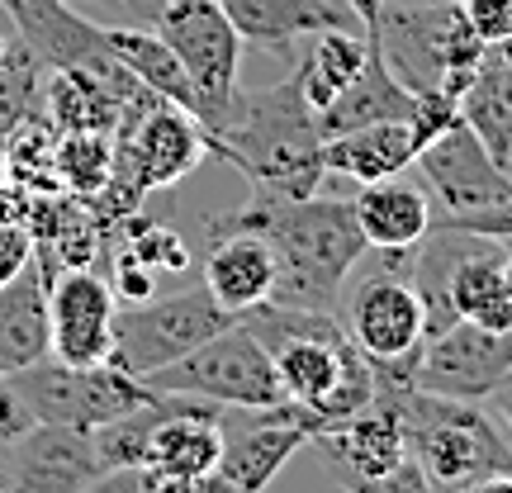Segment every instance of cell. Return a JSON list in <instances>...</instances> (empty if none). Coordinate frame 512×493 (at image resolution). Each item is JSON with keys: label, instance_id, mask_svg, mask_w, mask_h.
<instances>
[{"label": "cell", "instance_id": "6da1fadb", "mask_svg": "<svg viewBox=\"0 0 512 493\" xmlns=\"http://www.w3.org/2000/svg\"><path fill=\"white\" fill-rule=\"evenodd\" d=\"M214 228L223 233H261L275 252V304L290 309H323L332 313L342 299L347 275L356 271V261L366 256V233L356 223L351 200H285L261 190L242 204L238 214H223Z\"/></svg>", "mask_w": 512, "mask_h": 493}, {"label": "cell", "instance_id": "7a4b0ae2", "mask_svg": "<svg viewBox=\"0 0 512 493\" xmlns=\"http://www.w3.org/2000/svg\"><path fill=\"white\" fill-rule=\"evenodd\" d=\"M209 152H219L252 185L285 195V200H309L328 181L318 114L299 95L294 76L261 86V91L238 86L228 114L209 128Z\"/></svg>", "mask_w": 512, "mask_h": 493}, {"label": "cell", "instance_id": "3957f363", "mask_svg": "<svg viewBox=\"0 0 512 493\" xmlns=\"http://www.w3.org/2000/svg\"><path fill=\"white\" fill-rule=\"evenodd\" d=\"M408 456L437 493H470L494 475H512V441L475 399H446L427 389H399Z\"/></svg>", "mask_w": 512, "mask_h": 493}, {"label": "cell", "instance_id": "277c9868", "mask_svg": "<svg viewBox=\"0 0 512 493\" xmlns=\"http://www.w3.org/2000/svg\"><path fill=\"white\" fill-rule=\"evenodd\" d=\"M413 162L432 190V223L498 242L512 238V171L479 143L465 119L432 138Z\"/></svg>", "mask_w": 512, "mask_h": 493}, {"label": "cell", "instance_id": "5b68a950", "mask_svg": "<svg viewBox=\"0 0 512 493\" xmlns=\"http://www.w3.org/2000/svg\"><path fill=\"white\" fill-rule=\"evenodd\" d=\"M408 271H413V247H394V252H384L380 271L361 275L351 285L347 304H342V328L370 356L380 389L413 384V366H418L422 337H427L422 299Z\"/></svg>", "mask_w": 512, "mask_h": 493}, {"label": "cell", "instance_id": "8992f818", "mask_svg": "<svg viewBox=\"0 0 512 493\" xmlns=\"http://www.w3.org/2000/svg\"><path fill=\"white\" fill-rule=\"evenodd\" d=\"M380 43L389 72L408 91H432L451 72H475L484 57V38L465 19L460 0L441 5H413V0H384L380 24L370 29Z\"/></svg>", "mask_w": 512, "mask_h": 493}, {"label": "cell", "instance_id": "52a82bcc", "mask_svg": "<svg viewBox=\"0 0 512 493\" xmlns=\"http://www.w3.org/2000/svg\"><path fill=\"white\" fill-rule=\"evenodd\" d=\"M0 5L10 10L19 38L29 43V53H34L48 72L91 76L124 110H138V105H152V100H157V95L147 91L143 81L114 57L105 29L91 24L86 15H76L67 0H0Z\"/></svg>", "mask_w": 512, "mask_h": 493}, {"label": "cell", "instance_id": "ba28073f", "mask_svg": "<svg viewBox=\"0 0 512 493\" xmlns=\"http://www.w3.org/2000/svg\"><path fill=\"white\" fill-rule=\"evenodd\" d=\"M157 394H195V399H214L223 408H280L285 403V384L275 375L271 351L256 342L252 332L233 323L219 337H209L204 347L190 356L171 361V366L143 375Z\"/></svg>", "mask_w": 512, "mask_h": 493}, {"label": "cell", "instance_id": "9c48e42d", "mask_svg": "<svg viewBox=\"0 0 512 493\" xmlns=\"http://www.w3.org/2000/svg\"><path fill=\"white\" fill-rule=\"evenodd\" d=\"M238 313H228L204 290H181L166 299H143V304H119L114 313V366L128 375H152V370L171 366L190 356L195 347H204L209 337H219L223 328H233Z\"/></svg>", "mask_w": 512, "mask_h": 493}, {"label": "cell", "instance_id": "30bf717a", "mask_svg": "<svg viewBox=\"0 0 512 493\" xmlns=\"http://www.w3.org/2000/svg\"><path fill=\"white\" fill-rule=\"evenodd\" d=\"M171 43V53L181 57L185 76L195 86V119L204 133L219 124L242 76V38L228 24L219 0H162L157 19L147 24Z\"/></svg>", "mask_w": 512, "mask_h": 493}, {"label": "cell", "instance_id": "8fae6325", "mask_svg": "<svg viewBox=\"0 0 512 493\" xmlns=\"http://www.w3.org/2000/svg\"><path fill=\"white\" fill-rule=\"evenodd\" d=\"M10 380H15L19 399L29 403L34 422H62V427H86V432L157 399L152 384L119 370L114 361H105V366H67L57 356H43L34 366L15 370Z\"/></svg>", "mask_w": 512, "mask_h": 493}, {"label": "cell", "instance_id": "7c38bea8", "mask_svg": "<svg viewBox=\"0 0 512 493\" xmlns=\"http://www.w3.org/2000/svg\"><path fill=\"white\" fill-rule=\"evenodd\" d=\"M223 403L195 394H166V418L147 441V460L138 465L143 493H185L209 475L223 456Z\"/></svg>", "mask_w": 512, "mask_h": 493}, {"label": "cell", "instance_id": "4fadbf2b", "mask_svg": "<svg viewBox=\"0 0 512 493\" xmlns=\"http://www.w3.org/2000/svg\"><path fill=\"white\" fill-rule=\"evenodd\" d=\"M508 375H512V328L494 332L456 318L446 332L422 342L418 366H413V389L484 403Z\"/></svg>", "mask_w": 512, "mask_h": 493}, {"label": "cell", "instance_id": "5bb4252c", "mask_svg": "<svg viewBox=\"0 0 512 493\" xmlns=\"http://www.w3.org/2000/svg\"><path fill=\"white\" fill-rule=\"evenodd\" d=\"M0 470L5 493H81L95 475H105V460L86 427L34 422L0 451Z\"/></svg>", "mask_w": 512, "mask_h": 493}, {"label": "cell", "instance_id": "9a60e30c", "mask_svg": "<svg viewBox=\"0 0 512 493\" xmlns=\"http://www.w3.org/2000/svg\"><path fill=\"white\" fill-rule=\"evenodd\" d=\"M114 299L110 280L91 266H67L48 280V332L53 356L67 366H105L114 356Z\"/></svg>", "mask_w": 512, "mask_h": 493}, {"label": "cell", "instance_id": "2e32d148", "mask_svg": "<svg viewBox=\"0 0 512 493\" xmlns=\"http://www.w3.org/2000/svg\"><path fill=\"white\" fill-rule=\"evenodd\" d=\"M309 446L323 451V465L342 489L361 484V479H380L384 470H394L408 456L399 389H380L370 408H361L356 418L337 422V427H323L318 437H309Z\"/></svg>", "mask_w": 512, "mask_h": 493}, {"label": "cell", "instance_id": "e0dca14e", "mask_svg": "<svg viewBox=\"0 0 512 493\" xmlns=\"http://www.w3.org/2000/svg\"><path fill=\"white\" fill-rule=\"evenodd\" d=\"M242 418L247 422H233V408L223 413L219 475L238 493H266V484L309 446V427L294 418L290 403H280V408H256V413L242 408Z\"/></svg>", "mask_w": 512, "mask_h": 493}, {"label": "cell", "instance_id": "ac0fdd59", "mask_svg": "<svg viewBox=\"0 0 512 493\" xmlns=\"http://www.w3.org/2000/svg\"><path fill=\"white\" fill-rule=\"evenodd\" d=\"M219 5L242 43L271 53H294L299 38L328 34V29H366L351 15V5L337 0H219Z\"/></svg>", "mask_w": 512, "mask_h": 493}, {"label": "cell", "instance_id": "d6986e66", "mask_svg": "<svg viewBox=\"0 0 512 493\" xmlns=\"http://www.w3.org/2000/svg\"><path fill=\"white\" fill-rule=\"evenodd\" d=\"M53 356V332H48V275L29 256L5 285H0V375L34 366Z\"/></svg>", "mask_w": 512, "mask_h": 493}, {"label": "cell", "instance_id": "ffe728a7", "mask_svg": "<svg viewBox=\"0 0 512 493\" xmlns=\"http://www.w3.org/2000/svg\"><path fill=\"white\" fill-rule=\"evenodd\" d=\"M204 290L219 299L228 313H247L256 304H266L275 294V252L261 233H223L214 247H209V261H204Z\"/></svg>", "mask_w": 512, "mask_h": 493}, {"label": "cell", "instance_id": "44dd1931", "mask_svg": "<svg viewBox=\"0 0 512 493\" xmlns=\"http://www.w3.org/2000/svg\"><path fill=\"white\" fill-rule=\"evenodd\" d=\"M408 110H413V91L389 72L380 43H375V34H370L366 67H361V76L332 100L328 110L318 114V133H323V138H337V133H351V128L399 124V119H408Z\"/></svg>", "mask_w": 512, "mask_h": 493}, {"label": "cell", "instance_id": "7402d4cb", "mask_svg": "<svg viewBox=\"0 0 512 493\" xmlns=\"http://www.w3.org/2000/svg\"><path fill=\"white\" fill-rule=\"evenodd\" d=\"M356 223L375 252H394V247H418L432 228V195L418 190L413 181L384 176V181L361 185V195L351 200Z\"/></svg>", "mask_w": 512, "mask_h": 493}, {"label": "cell", "instance_id": "603a6c76", "mask_svg": "<svg viewBox=\"0 0 512 493\" xmlns=\"http://www.w3.org/2000/svg\"><path fill=\"white\" fill-rule=\"evenodd\" d=\"M460 119L475 128L498 162L512 166V38L484 48L470 91L460 95Z\"/></svg>", "mask_w": 512, "mask_h": 493}, {"label": "cell", "instance_id": "cb8c5ba5", "mask_svg": "<svg viewBox=\"0 0 512 493\" xmlns=\"http://www.w3.org/2000/svg\"><path fill=\"white\" fill-rule=\"evenodd\" d=\"M418 157L413 133L408 124H370V128H351L337 138H323V162L332 176H347L356 185L384 181V176H399L408 171V162Z\"/></svg>", "mask_w": 512, "mask_h": 493}, {"label": "cell", "instance_id": "d4e9b609", "mask_svg": "<svg viewBox=\"0 0 512 493\" xmlns=\"http://www.w3.org/2000/svg\"><path fill=\"white\" fill-rule=\"evenodd\" d=\"M451 304L456 318L479 323V328H512V290H508V271H503V242L484 238L475 252L465 256L451 275Z\"/></svg>", "mask_w": 512, "mask_h": 493}, {"label": "cell", "instance_id": "484cf974", "mask_svg": "<svg viewBox=\"0 0 512 493\" xmlns=\"http://www.w3.org/2000/svg\"><path fill=\"white\" fill-rule=\"evenodd\" d=\"M366 48H370V38H361V29H328V34H313L309 53L299 57V67H294L299 95L309 100L313 114H323L332 100L361 76Z\"/></svg>", "mask_w": 512, "mask_h": 493}, {"label": "cell", "instance_id": "4316f807", "mask_svg": "<svg viewBox=\"0 0 512 493\" xmlns=\"http://www.w3.org/2000/svg\"><path fill=\"white\" fill-rule=\"evenodd\" d=\"M105 38H110L114 57H119L157 100L181 105L185 114H195V86H190V76H185L181 57L171 53V43H166L157 29H147V24L143 29H105Z\"/></svg>", "mask_w": 512, "mask_h": 493}, {"label": "cell", "instance_id": "83f0119b", "mask_svg": "<svg viewBox=\"0 0 512 493\" xmlns=\"http://www.w3.org/2000/svg\"><path fill=\"white\" fill-rule=\"evenodd\" d=\"M43 119H48L57 133H114L119 119H124V105H119L100 81H91V76L48 72Z\"/></svg>", "mask_w": 512, "mask_h": 493}, {"label": "cell", "instance_id": "f1b7e54d", "mask_svg": "<svg viewBox=\"0 0 512 493\" xmlns=\"http://www.w3.org/2000/svg\"><path fill=\"white\" fill-rule=\"evenodd\" d=\"M43 95H48V67L29 53V43L15 38L0 53V143L15 128L43 119Z\"/></svg>", "mask_w": 512, "mask_h": 493}, {"label": "cell", "instance_id": "f546056e", "mask_svg": "<svg viewBox=\"0 0 512 493\" xmlns=\"http://www.w3.org/2000/svg\"><path fill=\"white\" fill-rule=\"evenodd\" d=\"M114 166V133H57L53 171L57 185L76 200H95Z\"/></svg>", "mask_w": 512, "mask_h": 493}, {"label": "cell", "instance_id": "4dcf8cb0", "mask_svg": "<svg viewBox=\"0 0 512 493\" xmlns=\"http://www.w3.org/2000/svg\"><path fill=\"white\" fill-rule=\"evenodd\" d=\"M162 418H166V394H157L152 403L133 408L124 418H110V422H100V427H91L95 451L105 460V470H124V465L138 470L147 460V441H152V432H157Z\"/></svg>", "mask_w": 512, "mask_h": 493}, {"label": "cell", "instance_id": "1f68e13d", "mask_svg": "<svg viewBox=\"0 0 512 493\" xmlns=\"http://www.w3.org/2000/svg\"><path fill=\"white\" fill-rule=\"evenodd\" d=\"M408 133H413V147H427L432 138H441L451 124H460V100L456 95H446L441 86H432V91H413V110H408Z\"/></svg>", "mask_w": 512, "mask_h": 493}, {"label": "cell", "instance_id": "d6a6232c", "mask_svg": "<svg viewBox=\"0 0 512 493\" xmlns=\"http://www.w3.org/2000/svg\"><path fill=\"white\" fill-rule=\"evenodd\" d=\"M110 290H114V299H119V304H143V299H152V294H157V275H152V266H143L138 256L128 252V247H119V242H114Z\"/></svg>", "mask_w": 512, "mask_h": 493}, {"label": "cell", "instance_id": "836d02e7", "mask_svg": "<svg viewBox=\"0 0 512 493\" xmlns=\"http://www.w3.org/2000/svg\"><path fill=\"white\" fill-rule=\"evenodd\" d=\"M465 19L475 24V34L484 43H503L512 38V0H460Z\"/></svg>", "mask_w": 512, "mask_h": 493}, {"label": "cell", "instance_id": "e575fe53", "mask_svg": "<svg viewBox=\"0 0 512 493\" xmlns=\"http://www.w3.org/2000/svg\"><path fill=\"white\" fill-rule=\"evenodd\" d=\"M347 493H437L422 475V465L413 456H403L394 470H384L380 479H361V484H351Z\"/></svg>", "mask_w": 512, "mask_h": 493}, {"label": "cell", "instance_id": "d590c367", "mask_svg": "<svg viewBox=\"0 0 512 493\" xmlns=\"http://www.w3.org/2000/svg\"><path fill=\"white\" fill-rule=\"evenodd\" d=\"M24 427H34V413H29V403L19 399L15 380H10V375H0V451H5Z\"/></svg>", "mask_w": 512, "mask_h": 493}, {"label": "cell", "instance_id": "8d00e7d4", "mask_svg": "<svg viewBox=\"0 0 512 493\" xmlns=\"http://www.w3.org/2000/svg\"><path fill=\"white\" fill-rule=\"evenodd\" d=\"M29 256H34V238H29L19 223H10L0 214V285H5Z\"/></svg>", "mask_w": 512, "mask_h": 493}, {"label": "cell", "instance_id": "74e56055", "mask_svg": "<svg viewBox=\"0 0 512 493\" xmlns=\"http://www.w3.org/2000/svg\"><path fill=\"white\" fill-rule=\"evenodd\" d=\"M81 493H143V475H138L133 465H124V470H105V475H95Z\"/></svg>", "mask_w": 512, "mask_h": 493}, {"label": "cell", "instance_id": "f35d334b", "mask_svg": "<svg viewBox=\"0 0 512 493\" xmlns=\"http://www.w3.org/2000/svg\"><path fill=\"white\" fill-rule=\"evenodd\" d=\"M185 493H238V489H233V484H228V479L219 475V465H214L209 475H200V479H195V484H190Z\"/></svg>", "mask_w": 512, "mask_h": 493}, {"label": "cell", "instance_id": "ab89813d", "mask_svg": "<svg viewBox=\"0 0 512 493\" xmlns=\"http://www.w3.org/2000/svg\"><path fill=\"white\" fill-rule=\"evenodd\" d=\"M351 5V15L361 19V24H366V34L370 29H375V24H380V10H384V0H347Z\"/></svg>", "mask_w": 512, "mask_h": 493}, {"label": "cell", "instance_id": "60d3db41", "mask_svg": "<svg viewBox=\"0 0 512 493\" xmlns=\"http://www.w3.org/2000/svg\"><path fill=\"white\" fill-rule=\"evenodd\" d=\"M489 403H494V418H503L512 432V384H498L494 394H489Z\"/></svg>", "mask_w": 512, "mask_h": 493}, {"label": "cell", "instance_id": "b9f144b4", "mask_svg": "<svg viewBox=\"0 0 512 493\" xmlns=\"http://www.w3.org/2000/svg\"><path fill=\"white\" fill-rule=\"evenodd\" d=\"M119 5H128L133 15H143V24H152V19H157V10H162V0H119Z\"/></svg>", "mask_w": 512, "mask_h": 493}, {"label": "cell", "instance_id": "7bdbcfd3", "mask_svg": "<svg viewBox=\"0 0 512 493\" xmlns=\"http://www.w3.org/2000/svg\"><path fill=\"white\" fill-rule=\"evenodd\" d=\"M470 493H512V475H494V479H484V484H475Z\"/></svg>", "mask_w": 512, "mask_h": 493}, {"label": "cell", "instance_id": "ee69618b", "mask_svg": "<svg viewBox=\"0 0 512 493\" xmlns=\"http://www.w3.org/2000/svg\"><path fill=\"white\" fill-rule=\"evenodd\" d=\"M503 271H508V290H512V238L503 242Z\"/></svg>", "mask_w": 512, "mask_h": 493}, {"label": "cell", "instance_id": "f6af8a7d", "mask_svg": "<svg viewBox=\"0 0 512 493\" xmlns=\"http://www.w3.org/2000/svg\"><path fill=\"white\" fill-rule=\"evenodd\" d=\"M10 185V162H5V147H0V190Z\"/></svg>", "mask_w": 512, "mask_h": 493}, {"label": "cell", "instance_id": "bcb514c9", "mask_svg": "<svg viewBox=\"0 0 512 493\" xmlns=\"http://www.w3.org/2000/svg\"><path fill=\"white\" fill-rule=\"evenodd\" d=\"M413 5H441V0H413Z\"/></svg>", "mask_w": 512, "mask_h": 493}, {"label": "cell", "instance_id": "7dc6e473", "mask_svg": "<svg viewBox=\"0 0 512 493\" xmlns=\"http://www.w3.org/2000/svg\"><path fill=\"white\" fill-rule=\"evenodd\" d=\"M0 493H5V470H0Z\"/></svg>", "mask_w": 512, "mask_h": 493}, {"label": "cell", "instance_id": "c3c4849f", "mask_svg": "<svg viewBox=\"0 0 512 493\" xmlns=\"http://www.w3.org/2000/svg\"><path fill=\"white\" fill-rule=\"evenodd\" d=\"M5 43H10V38H0V53H5Z\"/></svg>", "mask_w": 512, "mask_h": 493}, {"label": "cell", "instance_id": "681fc988", "mask_svg": "<svg viewBox=\"0 0 512 493\" xmlns=\"http://www.w3.org/2000/svg\"><path fill=\"white\" fill-rule=\"evenodd\" d=\"M503 384H512V375H508V380H503Z\"/></svg>", "mask_w": 512, "mask_h": 493}, {"label": "cell", "instance_id": "f907efd6", "mask_svg": "<svg viewBox=\"0 0 512 493\" xmlns=\"http://www.w3.org/2000/svg\"><path fill=\"white\" fill-rule=\"evenodd\" d=\"M508 171H512V166H508Z\"/></svg>", "mask_w": 512, "mask_h": 493}]
</instances>
